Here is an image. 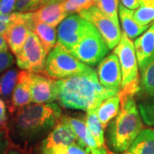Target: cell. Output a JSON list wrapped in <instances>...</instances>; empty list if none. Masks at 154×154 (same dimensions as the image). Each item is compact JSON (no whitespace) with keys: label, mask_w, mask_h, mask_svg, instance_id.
I'll return each mask as SVG.
<instances>
[{"label":"cell","mask_w":154,"mask_h":154,"mask_svg":"<svg viewBox=\"0 0 154 154\" xmlns=\"http://www.w3.org/2000/svg\"><path fill=\"white\" fill-rule=\"evenodd\" d=\"M122 69V86L140 80L138 74V61L134 43L124 33H122L119 43L114 50Z\"/></svg>","instance_id":"8"},{"label":"cell","mask_w":154,"mask_h":154,"mask_svg":"<svg viewBox=\"0 0 154 154\" xmlns=\"http://www.w3.org/2000/svg\"><path fill=\"white\" fill-rule=\"evenodd\" d=\"M97 75L100 84L119 92L122 88V69L117 56L111 53L99 63Z\"/></svg>","instance_id":"12"},{"label":"cell","mask_w":154,"mask_h":154,"mask_svg":"<svg viewBox=\"0 0 154 154\" xmlns=\"http://www.w3.org/2000/svg\"><path fill=\"white\" fill-rule=\"evenodd\" d=\"M17 0H1L0 15H9L16 11Z\"/></svg>","instance_id":"33"},{"label":"cell","mask_w":154,"mask_h":154,"mask_svg":"<svg viewBox=\"0 0 154 154\" xmlns=\"http://www.w3.org/2000/svg\"><path fill=\"white\" fill-rule=\"evenodd\" d=\"M12 148L8 132L5 128H0V154H8Z\"/></svg>","instance_id":"32"},{"label":"cell","mask_w":154,"mask_h":154,"mask_svg":"<svg viewBox=\"0 0 154 154\" xmlns=\"http://www.w3.org/2000/svg\"><path fill=\"white\" fill-rule=\"evenodd\" d=\"M29 86L33 104H48L57 100V82L44 73H30Z\"/></svg>","instance_id":"10"},{"label":"cell","mask_w":154,"mask_h":154,"mask_svg":"<svg viewBox=\"0 0 154 154\" xmlns=\"http://www.w3.org/2000/svg\"><path fill=\"white\" fill-rule=\"evenodd\" d=\"M14 57L10 51H0V75L13 64Z\"/></svg>","instance_id":"31"},{"label":"cell","mask_w":154,"mask_h":154,"mask_svg":"<svg viewBox=\"0 0 154 154\" xmlns=\"http://www.w3.org/2000/svg\"><path fill=\"white\" fill-rule=\"evenodd\" d=\"M65 0H38V5H37V9L40 8L42 5L49 4V3H53V2H63ZM36 9V10H37Z\"/></svg>","instance_id":"40"},{"label":"cell","mask_w":154,"mask_h":154,"mask_svg":"<svg viewBox=\"0 0 154 154\" xmlns=\"http://www.w3.org/2000/svg\"><path fill=\"white\" fill-rule=\"evenodd\" d=\"M63 2H53L42 5L36 11L31 12L32 20L56 28L68 17L64 11Z\"/></svg>","instance_id":"17"},{"label":"cell","mask_w":154,"mask_h":154,"mask_svg":"<svg viewBox=\"0 0 154 154\" xmlns=\"http://www.w3.org/2000/svg\"><path fill=\"white\" fill-rule=\"evenodd\" d=\"M57 100L61 105L85 111L97 109L105 99L118 94L103 87L93 69L57 81Z\"/></svg>","instance_id":"2"},{"label":"cell","mask_w":154,"mask_h":154,"mask_svg":"<svg viewBox=\"0 0 154 154\" xmlns=\"http://www.w3.org/2000/svg\"><path fill=\"white\" fill-rule=\"evenodd\" d=\"M18 74L16 69H11L0 75V97L7 101L11 100V95L17 86Z\"/></svg>","instance_id":"23"},{"label":"cell","mask_w":154,"mask_h":154,"mask_svg":"<svg viewBox=\"0 0 154 154\" xmlns=\"http://www.w3.org/2000/svg\"><path fill=\"white\" fill-rule=\"evenodd\" d=\"M95 0H65L63 2L64 11L68 16L80 13L94 5Z\"/></svg>","instance_id":"28"},{"label":"cell","mask_w":154,"mask_h":154,"mask_svg":"<svg viewBox=\"0 0 154 154\" xmlns=\"http://www.w3.org/2000/svg\"><path fill=\"white\" fill-rule=\"evenodd\" d=\"M67 152H68V154H93L77 143L69 146L67 147Z\"/></svg>","instance_id":"35"},{"label":"cell","mask_w":154,"mask_h":154,"mask_svg":"<svg viewBox=\"0 0 154 154\" xmlns=\"http://www.w3.org/2000/svg\"><path fill=\"white\" fill-rule=\"evenodd\" d=\"M121 5L129 10H136L140 6V0H120Z\"/></svg>","instance_id":"36"},{"label":"cell","mask_w":154,"mask_h":154,"mask_svg":"<svg viewBox=\"0 0 154 154\" xmlns=\"http://www.w3.org/2000/svg\"><path fill=\"white\" fill-rule=\"evenodd\" d=\"M120 99L118 95H114L105 99L97 108V115L104 128L108 127V124L119 112Z\"/></svg>","instance_id":"21"},{"label":"cell","mask_w":154,"mask_h":154,"mask_svg":"<svg viewBox=\"0 0 154 154\" xmlns=\"http://www.w3.org/2000/svg\"><path fill=\"white\" fill-rule=\"evenodd\" d=\"M11 115L7 132L11 147L22 153L39 145L63 116L54 103L28 105Z\"/></svg>","instance_id":"1"},{"label":"cell","mask_w":154,"mask_h":154,"mask_svg":"<svg viewBox=\"0 0 154 154\" xmlns=\"http://www.w3.org/2000/svg\"><path fill=\"white\" fill-rule=\"evenodd\" d=\"M140 87L137 94L139 99L154 97V61L141 72Z\"/></svg>","instance_id":"22"},{"label":"cell","mask_w":154,"mask_h":154,"mask_svg":"<svg viewBox=\"0 0 154 154\" xmlns=\"http://www.w3.org/2000/svg\"><path fill=\"white\" fill-rule=\"evenodd\" d=\"M0 2H1V0H0Z\"/></svg>","instance_id":"43"},{"label":"cell","mask_w":154,"mask_h":154,"mask_svg":"<svg viewBox=\"0 0 154 154\" xmlns=\"http://www.w3.org/2000/svg\"><path fill=\"white\" fill-rule=\"evenodd\" d=\"M77 143V137L63 116L54 128L39 144L44 154H51L58 146H69Z\"/></svg>","instance_id":"11"},{"label":"cell","mask_w":154,"mask_h":154,"mask_svg":"<svg viewBox=\"0 0 154 154\" xmlns=\"http://www.w3.org/2000/svg\"><path fill=\"white\" fill-rule=\"evenodd\" d=\"M85 121L88 129L93 134L94 139L100 147L105 146V137H104V128L99 121L97 115V109L88 110L87 115L85 116Z\"/></svg>","instance_id":"24"},{"label":"cell","mask_w":154,"mask_h":154,"mask_svg":"<svg viewBox=\"0 0 154 154\" xmlns=\"http://www.w3.org/2000/svg\"><path fill=\"white\" fill-rule=\"evenodd\" d=\"M135 21L141 25L154 22V0H140V6L134 12Z\"/></svg>","instance_id":"25"},{"label":"cell","mask_w":154,"mask_h":154,"mask_svg":"<svg viewBox=\"0 0 154 154\" xmlns=\"http://www.w3.org/2000/svg\"><path fill=\"white\" fill-rule=\"evenodd\" d=\"M31 31L35 33L44 45L47 53L55 47L57 40V34L54 27L43 22L31 21Z\"/></svg>","instance_id":"20"},{"label":"cell","mask_w":154,"mask_h":154,"mask_svg":"<svg viewBox=\"0 0 154 154\" xmlns=\"http://www.w3.org/2000/svg\"><path fill=\"white\" fill-rule=\"evenodd\" d=\"M77 137V144L93 154H110L106 147H100L88 129L85 117L63 116Z\"/></svg>","instance_id":"13"},{"label":"cell","mask_w":154,"mask_h":154,"mask_svg":"<svg viewBox=\"0 0 154 154\" xmlns=\"http://www.w3.org/2000/svg\"><path fill=\"white\" fill-rule=\"evenodd\" d=\"M118 12L122 28V33L130 39L137 38L140 34L149 28V25H141L135 21L134 17V11L133 10H129L122 5H120Z\"/></svg>","instance_id":"18"},{"label":"cell","mask_w":154,"mask_h":154,"mask_svg":"<svg viewBox=\"0 0 154 154\" xmlns=\"http://www.w3.org/2000/svg\"><path fill=\"white\" fill-rule=\"evenodd\" d=\"M21 12H13L9 15H0V34L5 35L11 25L22 17Z\"/></svg>","instance_id":"29"},{"label":"cell","mask_w":154,"mask_h":154,"mask_svg":"<svg viewBox=\"0 0 154 154\" xmlns=\"http://www.w3.org/2000/svg\"><path fill=\"white\" fill-rule=\"evenodd\" d=\"M67 147L68 146H58L52 152L51 154H68L67 152Z\"/></svg>","instance_id":"39"},{"label":"cell","mask_w":154,"mask_h":154,"mask_svg":"<svg viewBox=\"0 0 154 154\" xmlns=\"http://www.w3.org/2000/svg\"><path fill=\"white\" fill-rule=\"evenodd\" d=\"M109 50L98 29L88 22L83 36L70 52L84 63L95 65L103 60Z\"/></svg>","instance_id":"5"},{"label":"cell","mask_w":154,"mask_h":154,"mask_svg":"<svg viewBox=\"0 0 154 154\" xmlns=\"http://www.w3.org/2000/svg\"><path fill=\"white\" fill-rule=\"evenodd\" d=\"M8 154H22L19 150H17V149L15 148H11L10 151H9V152Z\"/></svg>","instance_id":"41"},{"label":"cell","mask_w":154,"mask_h":154,"mask_svg":"<svg viewBox=\"0 0 154 154\" xmlns=\"http://www.w3.org/2000/svg\"><path fill=\"white\" fill-rule=\"evenodd\" d=\"M7 124H8V116H7L5 102L0 97V127L2 128H5L7 130Z\"/></svg>","instance_id":"34"},{"label":"cell","mask_w":154,"mask_h":154,"mask_svg":"<svg viewBox=\"0 0 154 154\" xmlns=\"http://www.w3.org/2000/svg\"><path fill=\"white\" fill-rule=\"evenodd\" d=\"M88 21L80 14L69 15L61 22L57 28V44L65 47L69 51L83 36Z\"/></svg>","instance_id":"9"},{"label":"cell","mask_w":154,"mask_h":154,"mask_svg":"<svg viewBox=\"0 0 154 154\" xmlns=\"http://www.w3.org/2000/svg\"><path fill=\"white\" fill-rule=\"evenodd\" d=\"M31 12L22 13V17L11 25L5 34L8 46L15 55L20 52L25 44L31 31Z\"/></svg>","instance_id":"14"},{"label":"cell","mask_w":154,"mask_h":154,"mask_svg":"<svg viewBox=\"0 0 154 154\" xmlns=\"http://www.w3.org/2000/svg\"><path fill=\"white\" fill-rule=\"evenodd\" d=\"M8 51V44L5 38V35L0 34V51Z\"/></svg>","instance_id":"37"},{"label":"cell","mask_w":154,"mask_h":154,"mask_svg":"<svg viewBox=\"0 0 154 154\" xmlns=\"http://www.w3.org/2000/svg\"><path fill=\"white\" fill-rule=\"evenodd\" d=\"M138 105L145 123L148 126L154 127V97L139 99Z\"/></svg>","instance_id":"26"},{"label":"cell","mask_w":154,"mask_h":154,"mask_svg":"<svg viewBox=\"0 0 154 154\" xmlns=\"http://www.w3.org/2000/svg\"><path fill=\"white\" fill-rule=\"evenodd\" d=\"M47 54L38 36L30 31L22 49L16 55L17 66L30 73H44Z\"/></svg>","instance_id":"6"},{"label":"cell","mask_w":154,"mask_h":154,"mask_svg":"<svg viewBox=\"0 0 154 154\" xmlns=\"http://www.w3.org/2000/svg\"><path fill=\"white\" fill-rule=\"evenodd\" d=\"M22 154H44V153L42 152V151H41L40 148H39V145H38V146H34L33 148L30 149V150H28V151L25 152H22Z\"/></svg>","instance_id":"38"},{"label":"cell","mask_w":154,"mask_h":154,"mask_svg":"<svg viewBox=\"0 0 154 154\" xmlns=\"http://www.w3.org/2000/svg\"><path fill=\"white\" fill-rule=\"evenodd\" d=\"M29 74L30 72L22 71L18 74V80L16 88L9 101V112L15 113L25 106L32 103L31 90L29 86Z\"/></svg>","instance_id":"15"},{"label":"cell","mask_w":154,"mask_h":154,"mask_svg":"<svg viewBox=\"0 0 154 154\" xmlns=\"http://www.w3.org/2000/svg\"><path fill=\"white\" fill-rule=\"evenodd\" d=\"M79 14L95 26L109 49H113L117 45L122 37L119 23L107 17L95 5L81 11Z\"/></svg>","instance_id":"7"},{"label":"cell","mask_w":154,"mask_h":154,"mask_svg":"<svg viewBox=\"0 0 154 154\" xmlns=\"http://www.w3.org/2000/svg\"><path fill=\"white\" fill-rule=\"evenodd\" d=\"M134 48L140 73L154 61V22L134 41Z\"/></svg>","instance_id":"16"},{"label":"cell","mask_w":154,"mask_h":154,"mask_svg":"<svg viewBox=\"0 0 154 154\" xmlns=\"http://www.w3.org/2000/svg\"><path fill=\"white\" fill-rule=\"evenodd\" d=\"M94 5L98 7L107 17L119 23L117 16L118 0H95Z\"/></svg>","instance_id":"27"},{"label":"cell","mask_w":154,"mask_h":154,"mask_svg":"<svg viewBox=\"0 0 154 154\" xmlns=\"http://www.w3.org/2000/svg\"><path fill=\"white\" fill-rule=\"evenodd\" d=\"M134 98L121 103V110L107 127V144L114 153L125 152L143 130Z\"/></svg>","instance_id":"3"},{"label":"cell","mask_w":154,"mask_h":154,"mask_svg":"<svg viewBox=\"0 0 154 154\" xmlns=\"http://www.w3.org/2000/svg\"><path fill=\"white\" fill-rule=\"evenodd\" d=\"M38 0H17L16 11L21 13L33 12L36 11Z\"/></svg>","instance_id":"30"},{"label":"cell","mask_w":154,"mask_h":154,"mask_svg":"<svg viewBox=\"0 0 154 154\" xmlns=\"http://www.w3.org/2000/svg\"><path fill=\"white\" fill-rule=\"evenodd\" d=\"M0 128H1V127H0Z\"/></svg>","instance_id":"42"},{"label":"cell","mask_w":154,"mask_h":154,"mask_svg":"<svg viewBox=\"0 0 154 154\" xmlns=\"http://www.w3.org/2000/svg\"><path fill=\"white\" fill-rule=\"evenodd\" d=\"M123 154H154V129H143Z\"/></svg>","instance_id":"19"},{"label":"cell","mask_w":154,"mask_h":154,"mask_svg":"<svg viewBox=\"0 0 154 154\" xmlns=\"http://www.w3.org/2000/svg\"><path fill=\"white\" fill-rule=\"evenodd\" d=\"M91 69L76 58L65 47L56 45L46 58L44 74L52 79L62 80L88 71Z\"/></svg>","instance_id":"4"}]
</instances>
